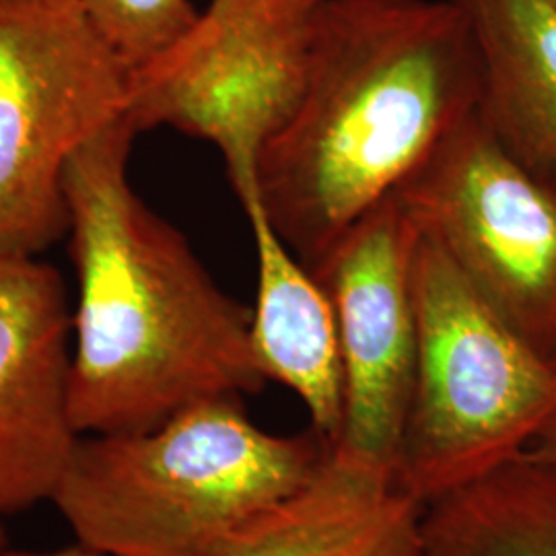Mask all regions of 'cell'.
Instances as JSON below:
<instances>
[{"label": "cell", "mask_w": 556, "mask_h": 556, "mask_svg": "<svg viewBox=\"0 0 556 556\" xmlns=\"http://www.w3.org/2000/svg\"><path fill=\"white\" fill-rule=\"evenodd\" d=\"M128 116L89 140L64 174L77 273L68 397L80 435L142 433L220 396L268 383L252 351V307L225 293L128 176Z\"/></svg>", "instance_id": "6da1fadb"}, {"label": "cell", "mask_w": 556, "mask_h": 556, "mask_svg": "<svg viewBox=\"0 0 556 556\" xmlns=\"http://www.w3.org/2000/svg\"><path fill=\"white\" fill-rule=\"evenodd\" d=\"M478 100L477 40L456 4L330 0L298 100L260 147L254 192L266 217L316 273Z\"/></svg>", "instance_id": "7a4b0ae2"}, {"label": "cell", "mask_w": 556, "mask_h": 556, "mask_svg": "<svg viewBox=\"0 0 556 556\" xmlns=\"http://www.w3.org/2000/svg\"><path fill=\"white\" fill-rule=\"evenodd\" d=\"M328 447L316 431L260 429L243 397H211L151 431L80 435L52 505L103 556H217L245 519L312 477Z\"/></svg>", "instance_id": "3957f363"}, {"label": "cell", "mask_w": 556, "mask_h": 556, "mask_svg": "<svg viewBox=\"0 0 556 556\" xmlns=\"http://www.w3.org/2000/svg\"><path fill=\"white\" fill-rule=\"evenodd\" d=\"M413 291L417 381L396 480L427 507L528 452L556 415V363L519 337L422 233Z\"/></svg>", "instance_id": "277c9868"}, {"label": "cell", "mask_w": 556, "mask_h": 556, "mask_svg": "<svg viewBox=\"0 0 556 556\" xmlns=\"http://www.w3.org/2000/svg\"><path fill=\"white\" fill-rule=\"evenodd\" d=\"M128 100L130 71L77 0H0V256L68 233L66 167Z\"/></svg>", "instance_id": "5b68a950"}, {"label": "cell", "mask_w": 556, "mask_h": 556, "mask_svg": "<svg viewBox=\"0 0 556 556\" xmlns=\"http://www.w3.org/2000/svg\"><path fill=\"white\" fill-rule=\"evenodd\" d=\"M394 194L498 316L555 357L556 186L519 165L475 112Z\"/></svg>", "instance_id": "8992f818"}, {"label": "cell", "mask_w": 556, "mask_h": 556, "mask_svg": "<svg viewBox=\"0 0 556 556\" xmlns=\"http://www.w3.org/2000/svg\"><path fill=\"white\" fill-rule=\"evenodd\" d=\"M330 0H206L178 46L130 75L139 132L174 128L213 144L233 192L256 179L260 147L289 116Z\"/></svg>", "instance_id": "52a82bcc"}, {"label": "cell", "mask_w": 556, "mask_h": 556, "mask_svg": "<svg viewBox=\"0 0 556 556\" xmlns=\"http://www.w3.org/2000/svg\"><path fill=\"white\" fill-rule=\"evenodd\" d=\"M418 231L396 194L358 219L314 277L337 312L344 365L340 450L396 470L417 381Z\"/></svg>", "instance_id": "ba28073f"}, {"label": "cell", "mask_w": 556, "mask_h": 556, "mask_svg": "<svg viewBox=\"0 0 556 556\" xmlns=\"http://www.w3.org/2000/svg\"><path fill=\"white\" fill-rule=\"evenodd\" d=\"M71 349L59 270L40 256H0V521L52 503L75 454Z\"/></svg>", "instance_id": "9c48e42d"}, {"label": "cell", "mask_w": 556, "mask_h": 556, "mask_svg": "<svg viewBox=\"0 0 556 556\" xmlns=\"http://www.w3.org/2000/svg\"><path fill=\"white\" fill-rule=\"evenodd\" d=\"M425 509L394 468L330 445L312 477L245 519L217 556H422Z\"/></svg>", "instance_id": "30bf717a"}, {"label": "cell", "mask_w": 556, "mask_h": 556, "mask_svg": "<svg viewBox=\"0 0 556 556\" xmlns=\"http://www.w3.org/2000/svg\"><path fill=\"white\" fill-rule=\"evenodd\" d=\"M236 197L256 252L258 285L250 340L260 371L266 381L295 392L314 431L334 445L344 420V365L334 305L314 273L278 236L254 184Z\"/></svg>", "instance_id": "8fae6325"}, {"label": "cell", "mask_w": 556, "mask_h": 556, "mask_svg": "<svg viewBox=\"0 0 556 556\" xmlns=\"http://www.w3.org/2000/svg\"><path fill=\"white\" fill-rule=\"evenodd\" d=\"M480 59L477 114L530 174L556 186L555 0H450Z\"/></svg>", "instance_id": "7c38bea8"}, {"label": "cell", "mask_w": 556, "mask_h": 556, "mask_svg": "<svg viewBox=\"0 0 556 556\" xmlns=\"http://www.w3.org/2000/svg\"><path fill=\"white\" fill-rule=\"evenodd\" d=\"M422 556H556V464L519 457L427 505Z\"/></svg>", "instance_id": "4fadbf2b"}, {"label": "cell", "mask_w": 556, "mask_h": 556, "mask_svg": "<svg viewBox=\"0 0 556 556\" xmlns=\"http://www.w3.org/2000/svg\"><path fill=\"white\" fill-rule=\"evenodd\" d=\"M130 75L169 54L199 21L192 0H77Z\"/></svg>", "instance_id": "5bb4252c"}, {"label": "cell", "mask_w": 556, "mask_h": 556, "mask_svg": "<svg viewBox=\"0 0 556 556\" xmlns=\"http://www.w3.org/2000/svg\"><path fill=\"white\" fill-rule=\"evenodd\" d=\"M553 361L556 363V353ZM521 457H528V459H534V462L556 464V415L542 427L538 438L532 441V445Z\"/></svg>", "instance_id": "9a60e30c"}, {"label": "cell", "mask_w": 556, "mask_h": 556, "mask_svg": "<svg viewBox=\"0 0 556 556\" xmlns=\"http://www.w3.org/2000/svg\"><path fill=\"white\" fill-rule=\"evenodd\" d=\"M0 556H103L96 551H89L85 546H75V548H66V551H59V553H7L0 546Z\"/></svg>", "instance_id": "2e32d148"}, {"label": "cell", "mask_w": 556, "mask_h": 556, "mask_svg": "<svg viewBox=\"0 0 556 556\" xmlns=\"http://www.w3.org/2000/svg\"><path fill=\"white\" fill-rule=\"evenodd\" d=\"M0 546H4V528H2V521H0Z\"/></svg>", "instance_id": "e0dca14e"}, {"label": "cell", "mask_w": 556, "mask_h": 556, "mask_svg": "<svg viewBox=\"0 0 556 556\" xmlns=\"http://www.w3.org/2000/svg\"><path fill=\"white\" fill-rule=\"evenodd\" d=\"M555 2H556V0H555Z\"/></svg>", "instance_id": "ac0fdd59"}]
</instances>
